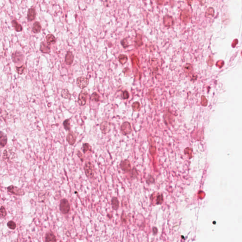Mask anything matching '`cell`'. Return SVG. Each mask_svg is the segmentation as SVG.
<instances>
[{
    "label": "cell",
    "instance_id": "obj_1",
    "mask_svg": "<svg viewBox=\"0 0 242 242\" xmlns=\"http://www.w3.org/2000/svg\"><path fill=\"white\" fill-rule=\"evenodd\" d=\"M183 71L186 74V76L189 77L191 81H195L197 79V76L194 73L193 66L189 63H186L183 66Z\"/></svg>",
    "mask_w": 242,
    "mask_h": 242
},
{
    "label": "cell",
    "instance_id": "obj_2",
    "mask_svg": "<svg viewBox=\"0 0 242 242\" xmlns=\"http://www.w3.org/2000/svg\"><path fill=\"white\" fill-rule=\"evenodd\" d=\"M84 169L85 171V175L88 178L90 179H93L94 178V167L90 162H87L85 163Z\"/></svg>",
    "mask_w": 242,
    "mask_h": 242
},
{
    "label": "cell",
    "instance_id": "obj_3",
    "mask_svg": "<svg viewBox=\"0 0 242 242\" xmlns=\"http://www.w3.org/2000/svg\"><path fill=\"white\" fill-rule=\"evenodd\" d=\"M59 209L61 212L64 215L69 213L70 211V205L67 199L64 198L61 200Z\"/></svg>",
    "mask_w": 242,
    "mask_h": 242
},
{
    "label": "cell",
    "instance_id": "obj_4",
    "mask_svg": "<svg viewBox=\"0 0 242 242\" xmlns=\"http://www.w3.org/2000/svg\"><path fill=\"white\" fill-rule=\"evenodd\" d=\"M7 190L9 192L15 195L22 196L25 194V191L23 189L14 185H10L8 187Z\"/></svg>",
    "mask_w": 242,
    "mask_h": 242
},
{
    "label": "cell",
    "instance_id": "obj_5",
    "mask_svg": "<svg viewBox=\"0 0 242 242\" xmlns=\"http://www.w3.org/2000/svg\"><path fill=\"white\" fill-rule=\"evenodd\" d=\"M89 83V80L88 78L84 77H79L77 79V85L81 89H84L88 86Z\"/></svg>",
    "mask_w": 242,
    "mask_h": 242
},
{
    "label": "cell",
    "instance_id": "obj_6",
    "mask_svg": "<svg viewBox=\"0 0 242 242\" xmlns=\"http://www.w3.org/2000/svg\"><path fill=\"white\" fill-rule=\"evenodd\" d=\"M11 57L14 63H21L24 60V55L22 53L19 51H16L12 54Z\"/></svg>",
    "mask_w": 242,
    "mask_h": 242
},
{
    "label": "cell",
    "instance_id": "obj_7",
    "mask_svg": "<svg viewBox=\"0 0 242 242\" xmlns=\"http://www.w3.org/2000/svg\"><path fill=\"white\" fill-rule=\"evenodd\" d=\"M120 167L121 169L125 172H130L131 171V165L130 161L127 159L121 161L120 164Z\"/></svg>",
    "mask_w": 242,
    "mask_h": 242
},
{
    "label": "cell",
    "instance_id": "obj_8",
    "mask_svg": "<svg viewBox=\"0 0 242 242\" xmlns=\"http://www.w3.org/2000/svg\"><path fill=\"white\" fill-rule=\"evenodd\" d=\"M121 130L122 133L124 135H127L130 134L132 131L131 126L130 123L128 122H125L122 124L121 127Z\"/></svg>",
    "mask_w": 242,
    "mask_h": 242
},
{
    "label": "cell",
    "instance_id": "obj_9",
    "mask_svg": "<svg viewBox=\"0 0 242 242\" xmlns=\"http://www.w3.org/2000/svg\"><path fill=\"white\" fill-rule=\"evenodd\" d=\"M88 97V93L86 91H82L79 93L78 98V103L81 106H83L86 103Z\"/></svg>",
    "mask_w": 242,
    "mask_h": 242
},
{
    "label": "cell",
    "instance_id": "obj_10",
    "mask_svg": "<svg viewBox=\"0 0 242 242\" xmlns=\"http://www.w3.org/2000/svg\"><path fill=\"white\" fill-rule=\"evenodd\" d=\"M148 97V99L150 101L151 103L153 105H154L156 104L157 101V99L156 94L155 93L154 89H149V91L148 92V97Z\"/></svg>",
    "mask_w": 242,
    "mask_h": 242
},
{
    "label": "cell",
    "instance_id": "obj_11",
    "mask_svg": "<svg viewBox=\"0 0 242 242\" xmlns=\"http://www.w3.org/2000/svg\"><path fill=\"white\" fill-rule=\"evenodd\" d=\"M40 50L44 53H49L51 51L50 45L45 42H42L40 46Z\"/></svg>",
    "mask_w": 242,
    "mask_h": 242
},
{
    "label": "cell",
    "instance_id": "obj_12",
    "mask_svg": "<svg viewBox=\"0 0 242 242\" xmlns=\"http://www.w3.org/2000/svg\"><path fill=\"white\" fill-rule=\"evenodd\" d=\"M74 60V55L71 51H68L65 58V63L68 65H71Z\"/></svg>",
    "mask_w": 242,
    "mask_h": 242
},
{
    "label": "cell",
    "instance_id": "obj_13",
    "mask_svg": "<svg viewBox=\"0 0 242 242\" xmlns=\"http://www.w3.org/2000/svg\"><path fill=\"white\" fill-rule=\"evenodd\" d=\"M100 129L103 133L106 134L107 133H108L110 130V123L107 122H106V121L102 122L100 124Z\"/></svg>",
    "mask_w": 242,
    "mask_h": 242
},
{
    "label": "cell",
    "instance_id": "obj_14",
    "mask_svg": "<svg viewBox=\"0 0 242 242\" xmlns=\"http://www.w3.org/2000/svg\"><path fill=\"white\" fill-rule=\"evenodd\" d=\"M150 61L151 62L149 63L152 67L153 71L155 73L158 72L159 70V60L156 58H151L150 60Z\"/></svg>",
    "mask_w": 242,
    "mask_h": 242
},
{
    "label": "cell",
    "instance_id": "obj_15",
    "mask_svg": "<svg viewBox=\"0 0 242 242\" xmlns=\"http://www.w3.org/2000/svg\"><path fill=\"white\" fill-rule=\"evenodd\" d=\"M66 140L70 145H73L76 141V136L73 132H70L67 135Z\"/></svg>",
    "mask_w": 242,
    "mask_h": 242
},
{
    "label": "cell",
    "instance_id": "obj_16",
    "mask_svg": "<svg viewBox=\"0 0 242 242\" xmlns=\"http://www.w3.org/2000/svg\"><path fill=\"white\" fill-rule=\"evenodd\" d=\"M36 17V12L35 9L34 8L29 9L27 12V21H32L35 19Z\"/></svg>",
    "mask_w": 242,
    "mask_h": 242
},
{
    "label": "cell",
    "instance_id": "obj_17",
    "mask_svg": "<svg viewBox=\"0 0 242 242\" xmlns=\"http://www.w3.org/2000/svg\"><path fill=\"white\" fill-rule=\"evenodd\" d=\"M7 143V136L3 131H0V148L5 146Z\"/></svg>",
    "mask_w": 242,
    "mask_h": 242
},
{
    "label": "cell",
    "instance_id": "obj_18",
    "mask_svg": "<svg viewBox=\"0 0 242 242\" xmlns=\"http://www.w3.org/2000/svg\"><path fill=\"white\" fill-rule=\"evenodd\" d=\"M45 242H56V237L52 232L47 233L45 235Z\"/></svg>",
    "mask_w": 242,
    "mask_h": 242
},
{
    "label": "cell",
    "instance_id": "obj_19",
    "mask_svg": "<svg viewBox=\"0 0 242 242\" xmlns=\"http://www.w3.org/2000/svg\"><path fill=\"white\" fill-rule=\"evenodd\" d=\"M111 205L114 211H117L119 207V201L116 197H113L111 199Z\"/></svg>",
    "mask_w": 242,
    "mask_h": 242
},
{
    "label": "cell",
    "instance_id": "obj_20",
    "mask_svg": "<svg viewBox=\"0 0 242 242\" xmlns=\"http://www.w3.org/2000/svg\"><path fill=\"white\" fill-rule=\"evenodd\" d=\"M46 40L47 43L49 45H51V44H54L56 43V39L54 35L51 34L47 35L46 36Z\"/></svg>",
    "mask_w": 242,
    "mask_h": 242
},
{
    "label": "cell",
    "instance_id": "obj_21",
    "mask_svg": "<svg viewBox=\"0 0 242 242\" xmlns=\"http://www.w3.org/2000/svg\"><path fill=\"white\" fill-rule=\"evenodd\" d=\"M42 27L39 22L36 21L35 22L32 27V31L35 34H37L41 31Z\"/></svg>",
    "mask_w": 242,
    "mask_h": 242
},
{
    "label": "cell",
    "instance_id": "obj_22",
    "mask_svg": "<svg viewBox=\"0 0 242 242\" xmlns=\"http://www.w3.org/2000/svg\"><path fill=\"white\" fill-rule=\"evenodd\" d=\"M135 47H139L143 45L142 40V36L140 34H137L136 36L135 40Z\"/></svg>",
    "mask_w": 242,
    "mask_h": 242
},
{
    "label": "cell",
    "instance_id": "obj_23",
    "mask_svg": "<svg viewBox=\"0 0 242 242\" xmlns=\"http://www.w3.org/2000/svg\"><path fill=\"white\" fill-rule=\"evenodd\" d=\"M11 24L13 25L14 29L17 32H21L23 29L22 27L20 24L18 23V22L16 20H13L11 21Z\"/></svg>",
    "mask_w": 242,
    "mask_h": 242
},
{
    "label": "cell",
    "instance_id": "obj_24",
    "mask_svg": "<svg viewBox=\"0 0 242 242\" xmlns=\"http://www.w3.org/2000/svg\"><path fill=\"white\" fill-rule=\"evenodd\" d=\"M149 145H150V150L151 154L153 153V151H156V146H155V142L152 136H150L149 138Z\"/></svg>",
    "mask_w": 242,
    "mask_h": 242
},
{
    "label": "cell",
    "instance_id": "obj_25",
    "mask_svg": "<svg viewBox=\"0 0 242 242\" xmlns=\"http://www.w3.org/2000/svg\"><path fill=\"white\" fill-rule=\"evenodd\" d=\"M82 151H83L84 154L86 153L89 151L90 152H91V146L88 143H84L83 144V145H82Z\"/></svg>",
    "mask_w": 242,
    "mask_h": 242
},
{
    "label": "cell",
    "instance_id": "obj_26",
    "mask_svg": "<svg viewBox=\"0 0 242 242\" xmlns=\"http://www.w3.org/2000/svg\"><path fill=\"white\" fill-rule=\"evenodd\" d=\"M118 60L121 64L124 65L127 62L128 57L126 55H120L118 56Z\"/></svg>",
    "mask_w": 242,
    "mask_h": 242
},
{
    "label": "cell",
    "instance_id": "obj_27",
    "mask_svg": "<svg viewBox=\"0 0 242 242\" xmlns=\"http://www.w3.org/2000/svg\"><path fill=\"white\" fill-rule=\"evenodd\" d=\"M61 96L64 99H70L71 97V95L68 89H63L62 90V92H61Z\"/></svg>",
    "mask_w": 242,
    "mask_h": 242
},
{
    "label": "cell",
    "instance_id": "obj_28",
    "mask_svg": "<svg viewBox=\"0 0 242 242\" xmlns=\"http://www.w3.org/2000/svg\"><path fill=\"white\" fill-rule=\"evenodd\" d=\"M7 212L4 206H1L0 208V219H3L7 216Z\"/></svg>",
    "mask_w": 242,
    "mask_h": 242
},
{
    "label": "cell",
    "instance_id": "obj_29",
    "mask_svg": "<svg viewBox=\"0 0 242 242\" xmlns=\"http://www.w3.org/2000/svg\"><path fill=\"white\" fill-rule=\"evenodd\" d=\"M99 99H100V97H99V94L97 93L94 92L91 95L90 100H92V101L98 102L99 101Z\"/></svg>",
    "mask_w": 242,
    "mask_h": 242
},
{
    "label": "cell",
    "instance_id": "obj_30",
    "mask_svg": "<svg viewBox=\"0 0 242 242\" xmlns=\"http://www.w3.org/2000/svg\"><path fill=\"white\" fill-rule=\"evenodd\" d=\"M140 107H141V105L138 102H135L132 105V108L133 110L135 112L140 111V108H141Z\"/></svg>",
    "mask_w": 242,
    "mask_h": 242
},
{
    "label": "cell",
    "instance_id": "obj_31",
    "mask_svg": "<svg viewBox=\"0 0 242 242\" xmlns=\"http://www.w3.org/2000/svg\"><path fill=\"white\" fill-rule=\"evenodd\" d=\"M131 61L133 66H138L139 67V61L137 56L133 55L131 57Z\"/></svg>",
    "mask_w": 242,
    "mask_h": 242
},
{
    "label": "cell",
    "instance_id": "obj_32",
    "mask_svg": "<svg viewBox=\"0 0 242 242\" xmlns=\"http://www.w3.org/2000/svg\"><path fill=\"white\" fill-rule=\"evenodd\" d=\"M63 127L65 130L66 131H69L71 129L70 127V122L69 119H66L64 121L63 123Z\"/></svg>",
    "mask_w": 242,
    "mask_h": 242
},
{
    "label": "cell",
    "instance_id": "obj_33",
    "mask_svg": "<svg viewBox=\"0 0 242 242\" xmlns=\"http://www.w3.org/2000/svg\"><path fill=\"white\" fill-rule=\"evenodd\" d=\"M7 227L11 230L15 229L16 227V224L12 220H11L7 223Z\"/></svg>",
    "mask_w": 242,
    "mask_h": 242
},
{
    "label": "cell",
    "instance_id": "obj_34",
    "mask_svg": "<svg viewBox=\"0 0 242 242\" xmlns=\"http://www.w3.org/2000/svg\"><path fill=\"white\" fill-rule=\"evenodd\" d=\"M121 44L123 48H127V47H128L129 46L127 39L126 38H125L123 39H122L121 41Z\"/></svg>",
    "mask_w": 242,
    "mask_h": 242
},
{
    "label": "cell",
    "instance_id": "obj_35",
    "mask_svg": "<svg viewBox=\"0 0 242 242\" xmlns=\"http://www.w3.org/2000/svg\"><path fill=\"white\" fill-rule=\"evenodd\" d=\"M131 178H135L138 175V172L137 170L135 168H133V169L131 170Z\"/></svg>",
    "mask_w": 242,
    "mask_h": 242
},
{
    "label": "cell",
    "instance_id": "obj_36",
    "mask_svg": "<svg viewBox=\"0 0 242 242\" xmlns=\"http://www.w3.org/2000/svg\"><path fill=\"white\" fill-rule=\"evenodd\" d=\"M121 97L123 99H127L129 97V94L127 90H125L122 93Z\"/></svg>",
    "mask_w": 242,
    "mask_h": 242
},
{
    "label": "cell",
    "instance_id": "obj_37",
    "mask_svg": "<svg viewBox=\"0 0 242 242\" xmlns=\"http://www.w3.org/2000/svg\"><path fill=\"white\" fill-rule=\"evenodd\" d=\"M121 220L123 223H126L127 221V217H126V215L125 214V212H123L121 214Z\"/></svg>",
    "mask_w": 242,
    "mask_h": 242
},
{
    "label": "cell",
    "instance_id": "obj_38",
    "mask_svg": "<svg viewBox=\"0 0 242 242\" xmlns=\"http://www.w3.org/2000/svg\"><path fill=\"white\" fill-rule=\"evenodd\" d=\"M24 69H25V67L24 66H22L21 67H16L17 72L19 74H21L22 73H23Z\"/></svg>",
    "mask_w": 242,
    "mask_h": 242
},
{
    "label": "cell",
    "instance_id": "obj_39",
    "mask_svg": "<svg viewBox=\"0 0 242 242\" xmlns=\"http://www.w3.org/2000/svg\"><path fill=\"white\" fill-rule=\"evenodd\" d=\"M77 155L78 156V157L80 159L81 161L83 162L84 161V157L82 155V153L80 152L79 151H77Z\"/></svg>",
    "mask_w": 242,
    "mask_h": 242
},
{
    "label": "cell",
    "instance_id": "obj_40",
    "mask_svg": "<svg viewBox=\"0 0 242 242\" xmlns=\"http://www.w3.org/2000/svg\"><path fill=\"white\" fill-rule=\"evenodd\" d=\"M154 179L153 177L151 175H149V177H148V179L147 180V183L148 184H151L154 183V181H152V179Z\"/></svg>",
    "mask_w": 242,
    "mask_h": 242
}]
</instances>
